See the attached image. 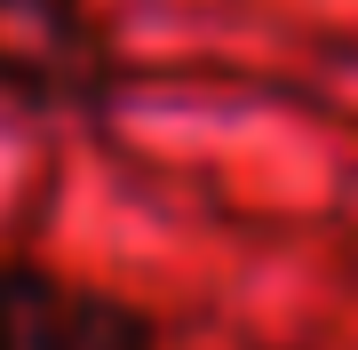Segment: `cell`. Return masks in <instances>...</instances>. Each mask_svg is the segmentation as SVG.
I'll list each match as a JSON object with an SVG mask.
<instances>
[{
	"label": "cell",
	"instance_id": "obj_1",
	"mask_svg": "<svg viewBox=\"0 0 358 350\" xmlns=\"http://www.w3.org/2000/svg\"><path fill=\"white\" fill-rule=\"evenodd\" d=\"M120 96V48L96 0H0V104L32 119H96Z\"/></svg>",
	"mask_w": 358,
	"mask_h": 350
},
{
	"label": "cell",
	"instance_id": "obj_2",
	"mask_svg": "<svg viewBox=\"0 0 358 350\" xmlns=\"http://www.w3.org/2000/svg\"><path fill=\"white\" fill-rule=\"evenodd\" d=\"M0 350H176L143 302L40 255H0Z\"/></svg>",
	"mask_w": 358,
	"mask_h": 350
}]
</instances>
